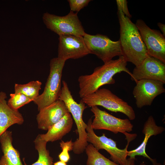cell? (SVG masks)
Listing matches in <instances>:
<instances>
[{"label":"cell","instance_id":"1","mask_svg":"<svg viewBox=\"0 0 165 165\" xmlns=\"http://www.w3.org/2000/svg\"><path fill=\"white\" fill-rule=\"evenodd\" d=\"M127 62L122 56L118 59L112 60L96 68L91 74L81 75L79 77V94L80 98L91 94L102 86L113 84L115 81L113 78L116 74L124 72L131 77L132 72L127 68Z\"/></svg>","mask_w":165,"mask_h":165},{"label":"cell","instance_id":"7","mask_svg":"<svg viewBox=\"0 0 165 165\" xmlns=\"http://www.w3.org/2000/svg\"><path fill=\"white\" fill-rule=\"evenodd\" d=\"M42 19L47 28L59 36L73 35L83 37L85 33L77 13L70 10L66 15L60 16L46 12L43 13Z\"/></svg>","mask_w":165,"mask_h":165},{"label":"cell","instance_id":"16","mask_svg":"<svg viewBox=\"0 0 165 165\" xmlns=\"http://www.w3.org/2000/svg\"><path fill=\"white\" fill-rule=\"evenodd\" d=\"M6 93L0 92V136L12 125H22L24 119L18 110L13 109L7 104Z\"/></svg>","mask_w":165,"mask_h":165},{"label":"cell","instance_id":"10","mask_svg":"<svg viewBox=\"0 0 165 165\" xmlns=\"http://www.w3.org/2000/svg\"><path fill=\"white\" fill-rule=\"evenodd\" d=\"M147 48L149 56L165 64V37L159 31L151 29L141 19L135 24Z\"/></svg>","mask_w":165,"mask_h":165},{"label":"cell","instance_id":"22","mask_svg":"<svg viewBox=\"0 0 165 165\" xmlns=\"http://www.w3.org/2000/svg\"><path fill=\"white\" fill-rule=\"evenodd\" d=\"M10 98L7 104L12 108L18 110L23 106L31 102L32 101L25 95L20 93H15L10 94Z\"/></svg>","mask_w":165,"mask_h":165},{"label":"cell","instance_id":"18","mask_svg":"<svg viewBox=\"0 0 165 165\" xmlns=\"http://www.w3.org/2000/svg\"><path fill=\"white\" fill-rule=\"evenodd\" d=\"M73 124L72 115L69 112H68L52 126L46 134L38 135L41 139L47 142L61 140L71 131Z\"/></svg>","mask_w":165,"mask_h":165},{"label":"cell","instance_id":"6","mask_svg":"<svg viewBox=\"0 0 165 165\" xmlns=\"http://www.w3.org/2000/svg\"><path fill=\"white\" fill-rule=\"evenodd\" d=\"M92 120L90 119L87 124L86 131L87 133V141L92 144L98 150H105L110 155V159L112 161L119 165H127V148L130 142L136 137V134L125 135L127 143L123 149L119 148L117 146L116 142L110 138H107L105 134L100 136H97L91 127Z\"/></svg>","mask_w":165,"mask_h":165},{"label":"cell","instance_id":"28","mask_svg":"<svg viewBox=\"0 0 165 165\" xmlns=\"http://www.w3.org/2000/svg\"><path fill=\"white\" fill-rule=\"evenodd\" d=\"M53 165H67V164L66 163L60 160L54 163Z\"/></svg>","mask_w":165,"mask_h":165},{"label":"cell","instance_id":"21","mask_svg":"<svg viewBox=\"0 0 165 165\" xmlns=\"http://www.w3.org/2000/svg\"><path fill=\"white\" fill-rule=\"evenodd\" d=\"M42 82L39 80L32 81L25 84L15 83V93L23 94L32 101L39 96V91L41 89Z\"/></svg>","mask_w":165,"mask_h":165},{"label":"cell","instance_id":"12","mask_svg":"<svg viewBox=\"0 0 165 165\" xmlns=\"http://www.w3.org/2000/svg\"><path fill=\"white\" fill-rule=\"evenodd\" d=\"M57 57L66 61L77 59L90 54L82 36L66 35L59 36Z\"/></svg>","mask_w":165,"mask_h":165},{"label":"cell","instance_id":"2","mask_svg":"<svg viewBox=\"0 0 165 165\" xmlns=\"http://www.w3.org/2000/svg\"><path fill=\"white\" fill-rule=\"evenodd\" d=\"M117 15L122 56L127 62L137 67L149 56L147 48L136 24L121 10H118Z\"/></svg>","mask_w":165,"mask_h":165},{"label":"cell","instance_id":"24","mask_svg":"<svg viewBox=\"0 0 165 165\" xmlns=\"http://www.w3.org/2000/svg\"><path fill=\"white\" fill-rule=\"evenodd\" d=\"M90 0H68L71 11L72 12H79L82 9L87 6Z\"/></svg>","mask_w":165,"mask_h":165},{"label":"cell","instance_id":"14","mask_svg":"<svg viewBox=\"0 0 165 165\" xmlns=\"http://www.w3.org/2000/svg\"><path fill=\"white\" fill-rule=\"evenodd\" d=\"M38 111L36 118L38 128L45 130H48L67 113L69 112L64 102L59 99Z\"/></svg>","mask_w":165,"mask_h":165},{"label":"cell","instance_id":"23","mask_svg":"<svg viewBox=\"0 0 165 165\" xmlns=\"http://www.w3.org/2000/svg\"><path fill=\"white\" fill-rule=\"evenodd\" d=\"M60 144L62 151L58 155L60 161L67 163L70 159L68 152L73 150V142L72 140L66 142L62 141L60 143Z\"/></svg>","mask_w":165,"mask_h":165},{"label":"cell","instance_id":"19","mask_svg":"<svg viewBox=\"0 0 165 165\" xmlns=\"http://www.w3.org/2000/svg\"><path fill=\"white\" fill-rule=\"evenodd\" d=\"M35 149L37 151L38 157L37 160L31 165H28L23 159L24 165H53V159L46 148L47 142L42 139L38 134L34 141Z\"/></svg>","mask_w":165,"mask_h":165},{"label":"cell","instance_id":"27","mask_svg":"<svg viewBox=\"0 0 165 165\" xmlns=\"http://www.w3.org/2000/svg\"><path fill=\"white\" fill-rule=\"evenodd\" d=\"M135 159L129 158L127 159V165H135Z\"/></svg>","mask_w":165,"mask_h":165},{"label":"cell","instance_id":"15","mask_svg":"<svg viewBox=\"0 0 165 165\" xmlns=\"http://www.w3.org/2000/svg\"><path fill=\"white\" fill-rule=\"evenodd\" d=\"M164 130L165 128L163 127L158 126L156 124L152 116H149L144 123L142 131L145 135L143 142L136 149L128 151L127 156L134 159H135L136 156H142L148 159L152 163V165H161L160 163L157 162L156 159H152L147 154L145 149L148 139L152 136L161 134Z\"/></svg>","mask_w":165,"mask_h":165},{"label":"cell","instance_id":"5","mask_svg":"<svg viewBox=\"0 0 165 165\" xmlns=\"http://www.w3.org/2000/svg\"><path fill=\"white\" fill-rule=\"evenodd\" d=\"M81 100L89 107L100 106L112 112L122 113L130 120L135 118V112L132 107L108 89H99L82 98Z\"/></svg>","mask_w":165,"mask_h":165},{"label":"cell","instance_id":"20","mask_svg":"<svg viewBox=\"0 0 165 165\" xmlns=\"http://www.w3.org/2000/svg\"><path fill=\"white\" fill-rule=\"evenodd\" d=\"M85 150L87 156L86 165H119L105 157L91 144Z\"/></svg>","mask_w":165,"mask_h":165},{"label":"cell","instance_id":"17","mask_svg":"<svg viewBox=\"0 0 165 165\" xmlns=\"http://www.w3.org/2000/svg\"><path fill=\"white\" fill-rule=\"evenodd\" d=\"M12 132L6 130L0 136V143L3 155L0 165H24L19 151L12 145Z\"/></svg>","mask_w":165,"mask_h":165},{"label":"cell","instance_id":"3","mask_svg":"<svg viewBox=\"0 0 165 165\" xmlns=\"http://www.w3.org/2000/svg\"><path fill=\"white\" fill-rule=\"evenodd\" d=\"M62 86L59 94L58 99L63 101L69 112L72 116L76 124L78 138L74 142L73 151L75 154H80L85 150L88 145L87 141V127L82 118L83 112L87 106L81 100L79 103L75 101L71 94L68 85L64 80L62 82Z\"/></svg>","mask_w":165,"mask_h":165},{"label":"cell","instance_id":"13","mask_svg":"<svg viewBox=\"0 0 165 165\" xmlns=\"http://www.w3.org/2000/svg\"><path fill=\"white\" fill-rule=\"evenodd\" d=\"M132 80L135 82L143 79L161 81L165 83V64L155 57L149 56L132 73Z\"/></svg>","mask_w":165,"mask_h":165},{"label":"cell","instance_id":"29","mask_svg":"<svg viewBox=\"0 0 165 165\" xmlns=\"http://www.w3.org/2000/svg\"><path fill=\"white\" fill-rule=\"evenodd\" d=\"M139 165H146L145 163L144 162L141 163V164H140Z\"/></svg>","mask_w":165,"mask_h":165},{"label":"cell","instance_id":"9","mask_svg":"<svg viewBox=\"0 0 165 165\" xmlns=\"http://www.w3.org/2000/svg\"><path fill=\"white\" fill-rule=\"evenodd\" d=\"M90 110L94 116L91 125L93 130H105L115 134L119 132L124 134L132 131L133 125L129 119L116 117L97 106L92 107Z\"/></svg>","mask_w":165,"mask_h":165},{"label":"cell","instance_id":"25","mask_svg":"<svg viewBox=\"0 0 165 165\" xmlns=\"http://www.w3.org/2000/svg\"><path fill=\"white\" fill-rule=\"evenodd\" d=\"M118 10H121L126 16L130 18V14L127 6V2L126 0H116Z\"/></svg>","mask_w":165,"mask_h":165},{"label":"cell","instance_id":"8","mask_svg":"<svg viewBox=\"0 0 165 165\" xmlns=\"http://www.w3.org/2000/svg\"><path fill=\"white\" fill-rule=\"evenodd\" d=\"M83 37L90 53L96 55L104 63L112 60L115 57L122 55L119 40L114 41L105 35H91L86 33Z\"/></svg>","mask_w":165,"mask_h":165},{"label":"cell","instance_id":"11","mask_svg":"<svg viewBox=\"0 0 165 165\" xmlns=\"http://www.w3.org/2000/svg\"><path fill=\"white\" fill-rule=\"evenodd\" d=\"M136 82L133 94L139 108L151 105L156 97L165 92L164 83L160 81L143 79Z\"/></svg>","mask_w":165,"mask_h":165},{"label":"cell","instance_id":"4","mask_svg":"<svg viewBox=\"0 0 165 165\" xmlns=\"http://www.w3.org/2000/svg\"><path fill=\"white\" fill-rule=\"evenodd\" d=\"M65 61L58 57L50 60L49 74L44 91L33 101L37 106L38 111L58 99L61 89L62 71Z\"/></svg>","mask_w":165,"mask_h":165},{"label":"cell","instance_id":"26","mask_svg":"<svg viewBox=\"0 0 165 165\" xmlns=\"http://www.w3.org/2000/svg\"><path fill=\"white\" fill-rule=\"evenodd\" d=\"M157 25L161 31L163 33V35L165 36V25L164 24L161 23H158Z\"/></svg>","mask_w":165,"mask_h":165}]
</instances>
